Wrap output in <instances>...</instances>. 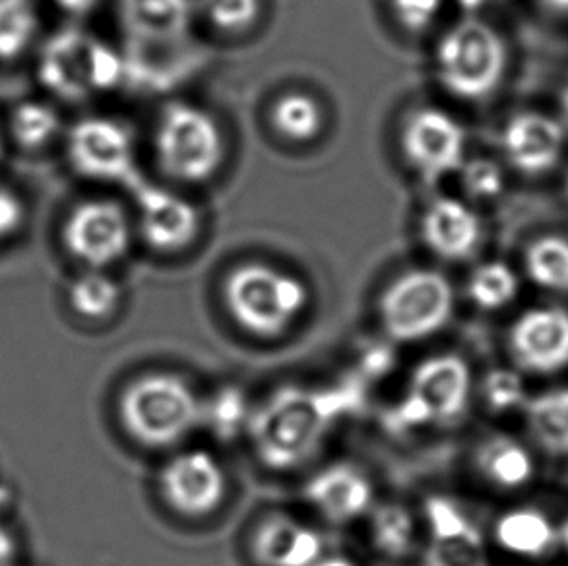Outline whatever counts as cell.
<instances>
[{
	"label": "cell",
	"mask_w": 568,
	"mask_h": 566,
	"mask_svg": "<svg viewBox=\"0 0 568 566\" xmlns=\"http://www.w3.org/2000/svg\"><path fill=\"white\" fill-rule=\"evenodd\" d=\"M204 402L175 373H148L132 381L119 400L124 431L146 448H168L202 425Z\"/></svg>",
	"instance_id": "3"
},
{
	"label": "cell",
	"mask_w": 568,
	"mask_h": 566,
	"mask_svg": "<svg viewBox=\"0 0 568 566\" xmlns=\"http://www.w3.org/2000/svg\"><path fill=\"white\" fill-rule=\"evenodd\" d=\"M526 270L531 282L541 287L568 293V241L561 237L534 241L526 251Z\"/></svg>",
	"instance_id": "28"
},
{
	"label": "cell",
	"mask_w": 568,
	"mask_h": 566,
	"mask_svg": "<svg viewBox=\"0 0 568 566\" xmlns=\"http://www.w3.org/2000/svg\"><path fill=\"white\" fill-rule=\"evenodd\" d=\"M140 235L155 253L185 251L200 233L199 208L181 194L140 183L136 186Z\"/></svg>",
	"instance_id": "15"
},
{
	"label": "cell",
	"mask_w": 568,
	"mask_h": 566,
	"mask_svg": "<svg viewBox=\"0 0 568 566\" xmlns=\"http://www.w3.org/2000/svg\"><path fill=\"white\" fill-rule=\"evenodd\" d=\"M526 422L536 443L555 456L568 454V388L549 391L526 402Z\"/></svg>",
	"instance_id": "24"
},
{
	"label": "cell",
	"mask_w": 568,
	"mask_h": 566,
	"mask_svg": "<svg viewBox=\"0 0 568 566\" xmlns=\"http://www.w3.org/2000/svg\"><path fill=\"white\" fill-rule=\"evenodd\" d=\"M223 301L241 329L262 340H274L284 336L307 311L311 291L292 272L264 262H245L225 277Z\"/></svg>",
	"instance_id": "2"
},
{
	"label": "cell",
	"mask_w": 568,
	"mask_h": 566,
	"mask_svg": "<svg viewBox=\"0 0 568 566\" xmlns=\"http://www.w3.org/2000/svg\"><path fill=\"white\" fill-rule=\"evenodd\" d=\"M121 285L103 270H88L70 285V306L85 321L109 319L121 305Z\"/></svg>",
	"instance_id": "26"
},
{
	"label": "cell",
	"mask_w": 568,
	"mask_h": 566,
	"mask_svg": "<svg viewBox=\"0 0 568 566\" xmlns=\"http://www.w3.org/2000/svg\"><path fill=\"white\" fill-rule=\"evenodd\" d=\"M251 410L243 392L222 388L202 406V423L210 425L220 438L237 435L239 428L246 427Z\"/></svg>",
	"instance_id": "31"
},
{
	"label": "cell",
	"mask_w": 568,
	"mask_h": 566,
	"mask_svg": "<svg viewBox=\"0 0 568 566\" xmlns=\"http://www.w3.org/2000/svg\"><path fill=\"white\" fill-rule=\"evenodd\" d=\"M469 299L484 311H497L515 301L518 277L515 270L503 262H487L471 274L468 282Z\"/></svg>",
	"instance_id": "29"
},
{
	"label": "cell",
	"mask_w": 568,
	"mask_h": 566,
	"mask_svg": "<svg viewBox=\"0 0 568 566\" xmlns=\"http://www.w3.org/2000/svg\"><path fill=\"white\" fill-rule=\"evenodd\" d=\"M565 144L561 124L539 113L513 117L503 132V145L510 163L528 175L554 168Z\"/></svg>",
	"instance_id": "20"
},
{
	"label": "cell",
	"mask_w": 568,
	"mask_h": 566,
	"mask_svg": "<svg viewBox=\"0 0 568 566\" xmlns=\"http://www.w3.org/2000/svg\"><path fill=\"white\" fill-rule=\"evenodd\" d=\"M158 483L165 505L185 518H206L227 497V474L222 462L200 448L168 459Z\"/></svg>",
	"instance_id": "13"
},
{
	"label": "cell",
	"mask_w": 568,
	"mask_h": 566,
	"mask_svg": "<svg viewBox=\"0 0 568 566\" xmlns=\"http://www.w3.org/2000/svg\"><path fill=\"white\" fill-rule=\"evenodd\" d=\"M443 8V0H390L394 20L402 30L423 33L435 23Z\"/></svg>",
	"instance_id": "35"
},
{
	"label": "cell",
	"mask_w": 568,
	"mask_h": 566,
	"mask_svg": "<svg viewBox=\"0 0 568 566\" xmlns=\"http://www.w3.org/2000/svg\"><path fill=\"white\" fill-rule=\"evenodd\" d=\"M567 189H568V181H567Z\"/></svg>",
	"instance_id": "44"
},
{
	"label": "cell",
	"mask_w": 568,
	"mask_h": 566,
	"mask_svg": "<svg viewBox=\"0 0 568 566\" xmlns=\"http://www.w3.org/2000/svg\"><path fill=\"white\" fill-rule=\"evenodd\" d=\"M485 404L497 414H507L524 404L526 392L520 375L510 368H493L481 383Z\"/></svg>",
	"instance_id": "33"
},
{
	"label": "cell",
	"mask_w": 568,
	"mask_h": 566,
	"mask_svg": "<svg viewBox=\"0 0 568 566\" xmlns=\"http://www.w3.org/2000/svg\"><path fill=\"white\" fill-rule=\"evenodd\" d=\"M454 287L438 270L414 269L394 277L378 299V321L396 344H417L446 329L454 314Z\"/></svg>",
	"instance_id": "7"
},
{
	"label": "cell",
	"mask_w": 568,
	"mask_h": 566,
	"mask_svg": "<svg viewBox=\"0 0 568 566\" xmlns=\"http://www.w3.org/2000/svg\"><path fill=\"white\" fill-rule=\"evenodd\" d=\"M471 368L456 353H438L415 365L406 391L386 412L392 433H414L448 425L466 414L471 400Z\"/></svg>",
	"instance_id": "4"
},
{
	"label": "cell",
	"mask_w": 568,
	"mask_h": 566,
	"mask_svg": "<svg viewBox=\"0 0 568 566\" xmlns=\"http://www.w3.org/2000/svg\"><path fill=\"white\" fill-rule=\"evenodd\" d=\"M508 345L518 367L530 373H555L568 365V313L557 306L534 309L516 319Z\"/></svg>",
	"instance_id": "16"
},
{
	"label": "cell",
	"mask_w": 568,
	"mask_h": 566,
	"mask_svg": "<svg viewBox=\"0 0 568 566\" xmlns=\"http://www.w3.org/2000/svg\"><path fill=\"white\" fill-rule=\"evenodd\" d=\"M303 493L308 505L336 526L362 520L377 503L375 483L354 462H334L321 467L305 483Z\"/></svg>",
	"instance_id": "14"
},
{
	"label": "cell",
	"mask_w": 568,
	"mask_h": 566,
	"mask_svg": "<svg viewBox=\"0 0 568 566\" xmlns=\"http://www.w3.org/2000/svg\"><path fill=\"white\" fill-rule=\"evenodd\" d=\"M419 233L423 245L440 261L460 262L479 249L484 228L464 200L438 196L423 210Z\"/></svg>",
	"instance_id": "18"
},
{
	"label": "cell",
	"mask_w": 568,
	"mask_h": 566,
	"mask_svg": "<svg viewBox=\"0 0 568 566\" xmlns=\"http://www.w3.org/2000/svg\"><path fill=\"white\" fill-rule=\"evenodd\" d=\"M507 70V46L495 28L477 18H466L443 33L435 47L438 82L454 98L485 100Z\"/></svg>",
	"instance_id": "6"
},
{
	"label": "cell",
	"mask_w": 568,
	"mask_h": 566,
	"mask_svg": "<svg viewBox=\"0 0 568 566\" xmlns=\"http://www.w3.org/2000/svg\"><path fill=\"white\" fill-rule=\"evenodd\" d=\"M38 74L47 92L77 103L121 84L124 59L82 31L64 30L47 41Z\"/></svg>",
	"instance_id": "8"
},
{
	"label": "cell",
	"mask_w": 568,
	"mask_h": 566,
	"mask_svg": "<svg viewBox=\"0 0 568 566\" xmlns=\"http://www.w3.org/2000/svg\"><path fill=\"white\" fill-rule=\"evenodd\" d=\"M16 557V542L7 526L0 522V566H12Z\"/></svg>",
	"instance_id": "37"
},
{
	"label": "cell",
	"mask_w": 568,
	"mask_h": 566,
	"mask_svg": "<svg viewBox=\"0 0 568 566\" xmlns=\"http://www.w3.org/2000/svg\"><path fill=\"white\" fill-rule=\"evenodd\" d=\"M61 131V117L53 108L38 101H26L10 117V132L16 144L28 152L45 148Z\"/></svg>",
	"instance_id": "27"
},
{
	"label": "cell",
	"mask_w": 568,
	"mask_h": 566,
	"mask_svg": "<svg viewBox=\"0 0 568 566\" xmlns=\"http://www.w3.org/2000/svg\"><path fill=\"white\" fill-rule=\"evenodd\" d=\"M476 466L499 489H520L534 477L530 452L510 436H491L479 444Z\"/></svg>",
	"instance_id": "23"
},
{
	"label": "cell",
	"mask_w": 568,
	"mask_h": 566,
	"mask_svg": "<svg viewBox=\"0 0 568 566\" xmlns=\"http://www.w3.org/2000/svg\"><path fill=\"white\" fill-rule=\"evenodd\" d=\"M561 539H562V544H565V547H567V552H568V520L565 522V526H562Z\"/></svg>",
	"instance_id": "42"
},
{
	"label": "cell",
	"mask_w": 568,
	"mask_h": 566,
	"mask_svg": "<svg viewBox=\"0 0 568 566\" xmlns=\"http://www.w3.org/2000/svg\"><path fill=\"white\" fill-rule=\"evenodd\" d=\"M562 105H565V113H567L568 119V90L565 92V98H562Z\"/></svg>",
	"instance_id": "43"
},
{
	"label": "cell",
	"mask_w": 568,
	"mask_h": 566,
	"mask_svg": "<svg viewBox=\"0 0 568 566\" xmlns=\"http://www.w3.org/2000/svg\"><path fill=\"white\" fill-rule=\"evenodd\" d=\"M98 2H100V0H57V4H59L64 12L78 16L90 12Z\"/></svg>",
	"instance_id": "38"
},
{
	"label": "cell",
	"mask_w": 568,
	"mask_h": 566,
	"mask_svg": "<svg viewBox=\"0 0 568 566\" xmlns=\"http://www.w3.org/2000/svg\"><path fill=\"white\" fill-rule=\"evenodd\" d=\"M336 388L282 386L251 410L246 431L264 466L287 472L315 456L332 425L346 415Z\"/></svg>",
	"instance_id": "1"
},
{
	"label": "cell",
	"mask_w": 568,
	"mask_h": 566,
	"mask_svg": "<svg viewBox=\"0 0 568 566\" xmlns=\"http://www.w3.org/2000/svg\"><path fill=\"white\" fill-rule=\"evenodd\" d=\"M199 8L215 30L225 33L253 28L261 16V0H199Z\"/></svg>",
	"instance_id": "32"
},
{
	"label": "cell",
	"mask_w": 568,
	"mask_h": 566,
	"mask_svg": "<svg viewBox=\"0 0 568 566\" xmlns=\"http://www.w3.org/2000/svg\"><path fill=\"white\" fill-rule=\"evenodd\" d=\"M315 566H359L354 559L344 557V555H324Z\"/></svg>",
	"instance_id": "39"
},
{
	"label": "cell",
	"mask_w": 568,
	"mask_h": 566,
	"mask_svg": "<svg viewBox=\"0 0 568 566\" xmlns=\"http://www.w3.org/2000/svg\"><path fill=\"white\" fill-rule=\"evenodd\" d=\"M422 566H491L481 529L454 498L430 495L423 503Z\"/></svg>",
	"instance_id": "11"
},
{
	"label": "cell",
	"mask_w": 568,
	"mask_h": 566,
	"mask_svg": "<svg viewBox=\"0 0 568 566\" xmlns=\"http://www.w3.org/2000/svg\"><path fill=\"white\" fill-rule=\"evenodd\" d=\"M485 0H460V4L464 8H468V10H476V8L481 7Z\"/></svg>",
	"instance_id": "40"
},
{
	"label": "cell",
	"mask_w": 568,
	"mask_h": 566,
	"mask_svg": "<svg viewBox=\"0 0 568 566\" xmlns=\"http://www.w3.org/2000/svg\"><path fill=\"white\" fill-rule=\"evenodd\" d=\"M270 124L282 139L305 144L318 139L323 132V105L308 93H284L270 109Z\"/></svg>",
	"instance_id": "25"
},
{
	"label": "cell",
	"mask_w": 568,
	"mask_h": 566,
	"mask_svg": "<svg viewBox=\"0 0 568 566\" xmlns=\"http://www.w3.org/2000/svg\"><path fill=\"white\" fill-rule=\"evenodd\" d=\"M31 0H0V59L10 61L26 51L36 33Z\"/></svg>",
	"instance_id": "30"
},
{
	"label": "cell",
	"mask_w": 568,
	"mask_h": 566,
	"mask_svg": "<svg viewBox=\"0 0 568 566\" xmlns=\"http://www.w3.org/2000/svg\"><path fill=\"white\" fill-rule=\"evenodd\" d=\"M460 171L462 189L471 200H491L499 196L505 176L499 165L487 158L464 161Z\"/></svg>",
	"instance_id": "34"
},
{
	"label": "cell",
	"mask_w": 568,
	"mask_h": 566,
	"mask_svg": "<svg viewBox=\"0 0 568 566\" xmlns=\"http://www.w3.org/2000/svg\"><path fill=\"white\" fill-rule=\"evenodd\" d=\"M503 552L516 557H541L555 544V529L546 514L536 508H515L503 514L493 528Z\"/></svg>",
	"instance_id": "22"
},
{
	"label": "cell",
	"mask_w": 568,
	"mask_h": 566,
	"mask_svg": "<svg viewBox=\"0 0 568 566\" xmlns=\"http://www.w3.org/2000/svg\"><path fill=\"white\" fill-rule=\"evenodd\" d=\"M367 518L373 549L386 559H409L419 549V522L402 503H375Z\"/></svg>",
	"instance_id": "21"
},
{
	"label": "cell",
	"mask_w": 568,
	"mask_h": 566,
	"mask_svg": "<svg viewBox=\"0 0 568 566\" xmlns=\"http://www.w3.org/2000/svg\"><path fill=\"white\" fill-rule=\"evenodd\" d=\"M69 158L80 175L139 186L131 132L105 117H88L69 132Z\"/></svg>",
	"instance_id": "12"
},
{
	"label": "cell",
	"mask_w": 568,
	"mask_h": 566,
	"mask_svg": "<svg viewBox=\"0 0 568 566\" xmlns=\"http://www.w3.org/2000/svg\"><path fill=\"white\" fill-rule=\"evenodd\" d=\"M399 145L415 175L423 183L437 184L462 168L466 132L443 109L419 108L402 124Z\"/></svg>",
	"instance_id": "9"
},
{
	"label": "cell",
	"mask_w": 568,
	"mask_h": 566,
	"mask_svg": "<svg viewBox=\"0 0 568 566\" xmlns=\"http://www.w3.org/2000/svg\"><path fill=\"white\" fill-rule=\"evenodd\" d=\"M131 220L115 200H85L70 212L62 243L74 261L103 270L121 261L131 249Z\"/></svg>",
	"instance_id": "10"
},
{
	"label": "cell",
	"mask_w": 568,
	"mask_h": 566,
	"mask_svg": "<svg viewBox=\"0 0 568 566\" xmlns=\"http://www.w3.org/2000/svg\"><path fill=\"white\" fill-rule=\"evenodd\" d=\"M23 222V206L14 192L0 189V241L14 235Z\"/></svg>",
	"instance_id": "36"
},
{
	"label": "cell",
	"mask_w": 568,
	"mask_h": 566,
	"mask_svg": "<svg viewBox=\"0 0 568 566\" xmlns=\"http://www.w3.org/2000/svg\"><path fill=\"white\" fill-rule=\"evenodd\" d=\"M251 553L258 566H315L326 555L321 532L284 513L268 514L256 524Z\"/></svg>",
	"instance_id": "17"
},
{
	"label": "cell",
	"mask_w": 568,
	"mask_h": 566,
	"mask_svg": "<svg viewBox=\"0 0 568 566\" xmlns=\"http://www.w3.org/2000/svg\"><path fill=\"white\" fill-rule=\"evenodd\" d=\"M158 165L179 183H206L222 169L225 139L206 109L189 101H171L154 132Z\"/></svg>",
	"instance_id": "5"
},
{
	"label": "cell",
	"mask_w": 568,
	"mask_h": 566,
	"mask_svg": "<svg viewBox=\"0 0 568 566\" xmlns=\"http://www.w3.org/2000/svg\"><path fill=\"white\" fill-rule=\"evenodd\" d=\"M549 4L561 10H568V0H549Z\"/></svg>",
	"instance_id": "41"
},
{
	"label": "cell",
	"mask_w": 568,
	"mask_h": 566,
	"mask_svg": "<svg viewBox=\"0 0 568 566\" xmlns=\"http://www.w3.org/2000/svg\"><path fill=\"white\" fill-rule=\"evenodd\" d=\"M116 10L131 46L162 49L189 38L191 0H116Z\"/></svg>",
	"instance_id": "19"
}]
</instances>
